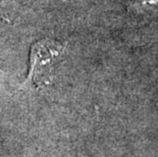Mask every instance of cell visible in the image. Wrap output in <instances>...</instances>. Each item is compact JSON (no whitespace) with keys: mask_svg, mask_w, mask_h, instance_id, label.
<instances>
[{"mask_svg":"<svg viewBox=\"0 0 158 157\" xmlns=\"http://www.w3.org/2000/svg\"><path fill=\"white\" fill-rule=\"evenodd\" d=\"M129 7L137 12L156 11L158 9V0H131Z\"/></svg>","mask_w":158,"mask_h":157,"instance_id":"2","label":"cell"},{"mask_svg":"<svg viewBox=\"0 0 158 157\" xmlns=\"http://www.w3.org/2000/svg\"><path fill=\"white\" fill-rule=\"evenodd\" d=\"M65 46L58 41L43 39L32 46L30 69L22 89L39 90L49 85L54 76L56 64L64 56Z\"/></svg>","mask_w":158,"mask_h":157,"instance_id":"1","label":"cell"}]
</instances>
